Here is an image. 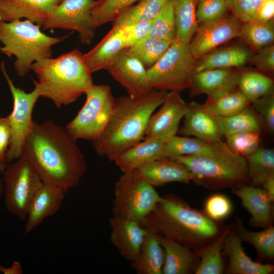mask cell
I'll return each mask as SVG.
<instances>
[{
    "label": "cell",
    "instance_id": "6da1fadb",
    "mask_svg": "<svg viewBox=\"0 0 274 274\" xmlns=\"http://www.w3.org/2000/svg\"><path fill=\"white\" fill-rule=\"evenodd\" d=\"M21 155L32 165L44 183L67 192L79 185L87 172L86 161L65 127L52 121L34 125Z\"/></svg>",
    "mask_w": 274,
    "mask_h": 274
},
{
    "label": "cell",
    "instance_id": "7a4b0ae2",
    "mask_svg": "<svg viewBox=\"0 0 274 274\" xmlns=\"http://www.w3.org/2000/svg\"><path fill=\"white\" fill-rule=\"evenodd\" d=\"M168 91L152 89L142 96L115 98L112 115L100 135L92 142L99 156L114 161L144 138L148 121L161 105Z\"/></svg>",
    "mask_w": 274,
    "mask_h": 274
},
{
    "label": "cell",
    "instance_id": "3957f363",
    "mask_svg": "<svg viewBox=\"0 0 274 274\" xmlns=\"http://www.w3.org/2000/svg\"><path fill=\"white\" fill-rule=\"evenodd\" d=\"M142 225L149 232L196 250L207 245L218 233L214 221L173 194L161 196Z\"/></svg>",
    "mask_w": 274,
    "mask_h": 274
},
{
    "label": "cell",
    "instance_id": "277c9868",
    "mask_svg": "<svg viewBox=\"0 0 274 274\" xmlns=\"http://www.w3.org/2000/svg\"><path fill=\"white\" fill-rule=\"evenodd\" d=\"M31 71L38 78L33 81L41 97L51 99L58 108L74 102L94 84L83 54L77 49L39 60Z\"/></svg>",
    "mask_w": 274,
    "mask_h": 274
},
{
    "label": "cell",
    "instance_id": "5b68a950",
    "mask_svg": "<svg viewBox=\"0 0 274 274\" xmlns=\"http://www.w3.org/2000/svg\"><path fill=\"white\" fill-rule=\"evenodd\" d=\"M174 159L188 168L192 181L204 187H236L249 180L246 158L232 151L221 140L213 143L199 154Z\"/></svg>",
    "mask_w": 274,
    "mask_h": 274
},
{
    "label": "cell",
    "instance_id": "8992f818",
    "mask_svg": "<svg viewBox=\"0 0 274 274\" xmlns=\"http://www.w3.org/2000/svg\"><path fill=\"white\" fill-rule=\"evenodd\" d=\"M40 27L27 19L0 21V51L9 58L15 57L14 67L19 77H24L35 62L51 57L52 47L67 38L49 36Z\"/></svg>",
    "mask_w": 274,
    "mask_h": 274
},
{
    "label": "cell",
    "instance_id": "52a82bcc",
    "mask_svg": "<svg viewBox=\"0 0 274 274\" xmlns=\"http://www.w3.org/2000/svg\"><path fill=\"white\" fill-rule=\"evenodd\" d=\"M161 196L137 170L123 172L114 184L113 216L143 223Z\"/></svg>",
    "mask_w": 274,
    "mask_h": 274
},
{
    "label": "cell",
    "instance_id": "ba28073f",
    "mask_svg": "<svg viewBox=\"0 0 274 274\" xmlns=\"http://www.w3.org/2000/svg\"><path fill=\"white\" fill-rule=\"evenodd\" d=\"M195 62L189 44L175 38L160 59L147 69L151 88L179 92L190 88Z\"/></svg>",
    "mask_w": 274,
    "mask_h": 274
},
{
    "label": "cell",
    "instance_id": "9c48e42d",
    "mask_svg": "<svg viewBox=\"0 0 274 274\" xmlns=\"http://www.w3.org/2000/svg\"><path fill=\"white\" fill-rule=\"evenodd\" d=\"M85 94V104L65 128L76 141L93 142L106 126L114 109L115 98L111 87L104 84H93Z\"/></svg>",
    "mask_w": 274,
    "mask_h": 274
},
{
    "label": "cell",
    "instance_id": "30bf717a",
    "mask_svg": "<svg viewBox=\"0 0 274 274\" xmlns=\"http://www.w3.org/2000/svg\"><path fill=\"white\" fill-rule=\"evenodd\" d=\"M3 173L6 209L19 219L25 221L29 203L43 182L23 155L9 163Z\"/></svg>",
    "mask_w": 274,
    "mask_h": 274
},
{
    "label": "cell",
    "instance_id": "8fae6325",
    "mask_svg": "<svg viewBox=\"0 0 274 274\" xmlns=\"http://www.w3.org/2000/svg\"><path fill=\"white\" fill-rule=\"evenodd\" d=\"M0 68L5 78L13 99L12 112L8 115L12 135L7 153L8 163L21 156L27 136L31 130L34 123L32 119V111L35 104L41 97L38 86L29 92L16 87L9 76L5 63L2 62Z\"/></svg>",
    "mask_w": 274,
    "mask_h": 274
},
{
    "label": "cell",
    "instance_id": "7c38bea8",
    "mask_svg": "<svg viewBox=\"0 0 274 274\" xmlns=\"http://www.w3.org/2000/svg\"><path fill=\"white\" fill-rule=\"evenodd\" d=\"M95 0H62L50 13L44 29H62L77 32L82 44L89 45L96 28L91 19Z\"/></svg>",
    "mask_w": 274,
    "mask_h": 274
},
{
    "label": "cell",
    "instance_id": "4fadbf2b",
    "mask_svg": "<svg viewBox=\"0 0 274 274\" xmlns=\"http://www.w3.org/2000/svg\"><path fill=\"white\" fill-rule=\"evenodd\" d=\"M242 24L232 14L200 23L189 43L194 59L196 61L220 45L239 37Z\"/></svg>",
    "mask_w": 274,
    "mask_h": 274
},
{
    "label": "cell",
    "instance_id": "5bb4252c",
    "mask_svg": "<svg viewBox=\"0 0 274 274\" xmlns=\"http://www.w3.org/2000/svg\"><path fill=\"white\" fill-rule=\"evenodd\" d=\"M160 109L149 119L144 138H157L166 140L176 135L181 120L186 114L188 104L180 92H167Z\"/></svg>",
    "mask_w": 274,
    "mask_h": 274
},
{
    "label": "cell",
    "instance_id": "9a60e30c",
    "mask_svg": "<svg viewBox=\"0 0 274 274\" xmlns=\"http://www.w3.org/2000/svg\"><path fill=\"white\" fill-rule=\"evenodd\" d=\"M106 70L131 97L142 96L153 89L146 67L126 48L118 55Z\"/></svg>",
    "mask_w": 274,
    "mask_h": 274
},
{
    "label": "cell",
    "instance_id": "2e32d148",
    "mask_svg": "<svg viewBox=\"0 0 274 274\" xmlns=\"http://www.w3.org/2000/svg\"><path fill=\"white\" fill-rule=\"evenodd\" d=\"M110 241L119 255L131 262L138 256L148 231L140 223L112 216L109 220Z\"/></svg>",
    "mask_w": 274,
    "mask_h": 274
},
{
    "label": "cell",
    "instance_id": "e0dca14e",
    "mask_svg": "<svg viewBox=\"0 0 274 274\" xmlns=\"http://www.w3.org/2000/svg\"><path fill=\"white\" fill-rule=\"evenodd\" d=\"M66 192L58 186L43 183L28 206L24 233H30L45 219L55 214L60 208Z\"/></svg>",
    "mask_w": 274,
    "mask_h": 274
},
{
    "label": "cell",
    "instance_id": "ac0fdd59",
    "mask_svg": "<svg viewBox=\"0 0 274 274\" xmlns=\"http://www.w3.org/2000/svg\"><path fill=\"white\" fill-rule=\"evenodd\" d=\"M57 0H0V21L25 18L43 26Z\"/></svg>",
    "mask_w": 274,
    "mask_h": 274
},
{
    "label": "cell",
    "instance_id": "d6986e66",
    "mask_svg": "<svg viewBox=\"0 0 274 274\" xmlns=\"http://www.w3.org/2000/svg\"><path fill=\"white\" fill-rule=\"evenodd\" d=\"M241 73L232 68H214L195 73L190 89L192 94L213 97L235 89Z\"/></svg>",
    "mask_w": 274,
    "mask_h": 274
},
{
    "label": "cell",
    "instance_id": "ffe728a7",
    "mask_svg": "<svg viewBox=\"0 0 274 274\" xmlns=\"http://www.w3.org/2000/svg\"><path fill=\"white\" fill-rule=\"evenodd\" d=\"M178 132L183 136H193L209 143L220 141L222 137L214 116L207 111L202 105L194 101L188 104L183 125Z\"/></svg>",
    "mask_w": 274,
    "mask_h": 274
},
{
    "label": "cell",
    "instance_id": "44dd1931",
    "mask_svg": "<svg viewBox=\"0 0 274 274\" xmlns=\"http://www.w3.org/2000/svg\"><path fill=\"white\" fill-rule=\"evenodd\" d=\"M137 170L154 187L173 182L187 184L192 181L190 172L183 164L175 159L167 158L152 161L142 166Z\"/></svg>",
    "mask_w": 274,
    "mask_h": 274
},
{
    "label": "cell",
    "instance_id": "7402d4cb",
    "mask_svg": "<svg viewBox=\"0 0 274 274\" xmlns=\"http://www.w3.org/2000/svg\"><path fill=\"white\" fill-rule=\"evenodd\" d=\"M242 244L235 231L230 230L225 237L222 251L228 259L226 273L269 274L273 271V265L262 264L251 259L245 252Z\"/></svg>",
    "mask_w": 274,
    "mask_h": 274
},
{
    "label": "cell",
    "instance_id": "603a6c76",
    "mask_svg": "<svg viewBox=\"0 0 274 274\" xmlns=\"http://www.w3.org/2000/svg\"><path fill=\"white\" fill-rule=\"evenodd\" d=\"M125 48L126 40L120 26L113 25L95 46L83 54V57L90 72L93 73L101 70H106Z\"/></svg>",
    "mask_w": 274,
    "mask_h": 274
},
{
    "label": "cell",
    "instance_id": "cb8c5ba5",
    "mask_svg": "<svg viewBox=\"0 0 274 274\" xmlns=\"http://www.w3.org/2000/svg\"><path fill=\"white\" fill-rule=\"evenodd\" d=\"M232 193L240 198L243 206L251 216L252 224L262 227L270 225L272 202L263 188L244 184L233 188Z\"/></svg>",
    "mask_w": 274,
    "mask_h": 274
},
{
    "label": "cell",
    "instance_id": "d4e9b609",
    "mask_svg": "<svg viewBox=\"0 0 274 274\" xmlns=\"http://www.w3.org/2000/svg\"><path fill=\"white\" fill-rule=\"evenodd\" d=\"M165 141L145 138L143 141L124 151L114 162L122 173L137 170L148 162L162 158Z\"/></svg>",
    "mask_w": 274,
    "mask_h": 274
},
{
    "label": "cell",
    "instance_id": "484cf974",
    "mask_svg": "<svg viewBox=\"0 0 274 274\" xmlns=\"http://www.w3.org/2000/svg\"><path fill=\"white\" fill-rule=\"evenodd\" d=\"M253 54L250 49L238 45L217 48L196 61L194 74L207 70L242 66L249 62Z\"/></svg>",
    "mask_w": 274,
    "mask_h": 274
},
{
    "label": "cell",
    "instance_id": "4316f807",
    "mask_svg": "<svg viewBox=\"0 0 274 274\" xmlns=\"http://www.w3.org/2000/svg\"><path fill=\"white\" fill-rule=\"evenodd\" d=\"M165 259L162 274H189L195 272L199 262L195 252L181 244L160 235Z\"/></svg>",
    "mask_w": 274,
    "mask_h": 274
},
{
    "label": "cell",
    "instance_id": "83f0119b",
    "mask_svg": "<svg viewBox=\"0 0 274 274\" xmlns=\"http://www.w3.org/2000/svg\"><path fill=\"white\" fill-rule=\"evenodd\" d=\"M164 259L160 235L148 231L138 256L130 266L138 274H162Z\"/></svg>",
    "mask_w": 274,
    "mask_h": 274
},
{
    "label": "cell",
    "instance_id": "f1b7e54d",
    "mask_svg": "<svg viewBox=\"0 0 274 274\" xmlns=\"http://www.w3.org/2000/svg\"><path fill=\"white\" fill-rule=\"evenodd\" d=\"M230 230L231 227H227L217 239L196 250L199 262L195 274L223 273L222 251L225 237Z\"/></svg>",
    "mask_w": 274,
    "mask_h": 274
},
{
    "label": "cell",
    "instance_id": "f546056e",
    "mask_svg": "<svg viewBox=\"0 0 274 274\" xmlns=\"http://www.w3.org/2000/svg\"><path fill=\"white\" fill-rule=\"evenodd\" d=\"M197 0H173L176 26V38L188 44L198 26L196 15Z\"/></svg>",
    "mask_w": 274,
    "mask_h": 274
},
{
    "label": "cell",
    "instance_id": "4dcf8cb0",
    "mask_svg": "<svg viewBox=\"0 0 274 274\" xmlns=\"http://www.w3.org/2000/svg\"><path fill=\"white\" fill-rule=\"evenodd\" d=\"M214 116L222 136L243 131L260 132L261 129V123L259 116L248 107L232 116Z\"/></svg>",
    "mask_w": 274,
    "mask_h": 274
},
{
    "label": "cell",
    "instance_id": "1f68e13d",
    "mask_svg": "<svg viewBox=\"0 0 274 274\" xmlns=\"http://www.w3.org/2000/svg\"><path fill=\"white\" fill-rule=\"evenodd\" d=\"M235 232L241 241L251 245L260 256L271 259L274 257V227L269 225L263 230H247L239 218H235Z\"/></svg>",
    "mask_w": 274,
    "mask_h": 274
},
{
    "label": "cell",
    "instance_id": "d6a6232c",
    "mask_svg": "<svg viewBox=\"0 0 274 274\" xmlns=\"http://www.w3.org/2000/svg\"><path fill=\"white\" fill-rule=\"evenodd\" d=\"M249 102L239 90L234 89L213 97H208L202 105L214 115L228 117L242 111Z\"/></svg>",
    "mask_w": 274,
    "mask_h": 274
},
{
    "label": "cell",
    "instance_id": "836d02e7",
    "mask_svg": "<svg viewBox=\"0 0 274 274\" xmlns=\"http://www.w3.org/2000/svg\"><path fill=\"white\" fill-rule=\"evenodd\" d=\"M249 180L254 185H262L274 175V151L272 149L259 148L247 156Z\"/></svg>",
    "mask_w": 274,
    "mask_h": 274
},
{
    "label": "cell",
    "instance_id": "e575fe53",
    "mask_svg": "<svg viewBox=\"0 0 274 274\" xmlns=\"http://www.w3.org/2000/svg\"><path fill=\"white\" fill-rule=\"evenodd\" d=\"M171 43L148 35L126 49L149 68L164 55Z\"/></svg>",
    "mask_w": 274,
    "mask_h": 274
},
{
    "label": "cell",
    "instance_id": "d590c367",
    "mask_svg": "<svg viewBox=\"0 0 274 274\" xmlns=\"http://www.w3.org/2000/svg\"><path fill=\"white\" fill-rule=\"evenodd\" d=\"M239 38L256 51L272 44L274 40L273 19L267 22L254 19L242 23Z\"/></svg>",
    "mask_w": 274,
    "mask_h": 274
},
{
    "label": "cell",
    "instance_id": "8d00e7d4",
    "mask_svg": "<svg viewBox=\"0 0 274 274\" xmlns=\"http://www.w3.org/2000/svg\"><path fill=\"white\" fill-rule=\"evenodd\" d=\"M212 143L194 137L175 135L165 141L162 158L174 159L199 154L207 150Z\"/></svg>",
    "mask_w": 274,
    "mask_h": 274
},
{
    "label": "cell",
    "instance_id": "74e56055",
    "mask_svg": "<svg viewBox=\"0 0 274 274\" xmlns=\"http://www.w3.org/2000/svg\"><path fill=\"white\" fill-rule=\"evenodd\" d=\"M169 0H140L122 12L113 25L153 20Z\"/></svg>",
    "mask_w": 274,
    "mask_h": 274
},
{
    "label": "cell",
    "instance_id": "f35d334b",
    "mask_svg": "<svg viewBox=\"0 0 274 274\" xmlns=\"http://www.w3.org/2000/svg\"><path fill=\"white\" fill-rule=\"evenodd\" d=\"M239 91L250 102L273 93V81L269 77L256 72L241 73L238 85Z\"/></svg>",
    "mask_w": 274,
    "mask_h": 274
},
{
    "label": "cell",
    "instance_id": "ab89813d",
    "mask_svg": "<svg viewBox=\"0 0 274 274\" xmlns=\"http://www.w3.org/2000/svg\"><path fill=\"white\" fill-rule=\"evenodd\" d=\"M140 0H96L91 10V19L96 28L114 22L125 10Z\"/></svg>",
    "mask_w": 274,
    "mask_h": 274
},
{
    "label": "cell",
    "instance_id": "60d3db41",
    "mask_svg": "<svg viewBox=\"0 0 274 274\" xmlns=\"http://www.w3.org/2000/svg\"><path fill=\"white\" fill-rule=\"evenodd\" d=\"M149 36L169 42L176 36V26L173 0H169L152 20Z\"/></svg>",
    "mask_w": 274,
    "mask_h": 274
},
{
    "label": "cell",
    "instance_id": "b9f144b4",
    "mask_svg": "<svg viewBox=\"0 0 274 274\" xmlns=\"http://www.w3.org/2000/svg\"><path fill=\"white\" fill-rule=\"evenodd\" d=\"M225 137V143L235 153L245 158L259 148L261 141L260 132L243 131Z\"/></svg>",
    "mask_w": 274,
    "mask_h": 274
},
{
    "label": "cell",
    "instance_id": "7bdbcfd3",
    "mask_svg": "<svg viewBox=\"0 0 274 274\" xmlns=\"http://www.w3.org/2000/svg\"><path fill=\"white\" fill-rule=\"evenodd\" d=\"M198 3L196 15L198 24L219 19L229 10L226 0H202Z\"/></svg>",
    "mask_w": 274,
    "mask_h": 274
},
{
    "label": "cell",
    "instance_id": "ee69618b",
    "mask_svg": "<svg viewBox=\"0 0 274 274\" xmlns=\"http://www.w3.org/2000/svg\"><path fill=\"white\" fill-rule=\"evenodd\" d=\"M232 203L225 195L218 193L210 196L204 204V214L212 220L219 221L227 217L231 213Z\"/></svg>",
    "mask_w": 274,
    "mask_h": 274
},
{
    "label": "cell",
    "instance_id": "f6af8a7d",
    "mask_svg": "<svg viewBox=\"0 0 274 274\" xmlns=\"http://www.w3.org/2000/svg\"><path fill=\"white\" fill-rule=\"evenodd\" d=\"M263 0H226L228 10L242 23L255 19Z\"/></svg>",
    "mask_w": 274,
    "mask_h": 274
},
{
    "label": "cell",
    "instance_id": "bcb514c9",
    "mask_svg": "<svg viewBox=\"0 0 274 274\" xmlns=\"http://www.w3.org/2000/svg\"><path fill=\"white\" fill-rule=\"evenodd\" d=\"M152 20L134 22L120 26L126 43V48L149 35Z\"/></svg>",
    "mask_w": 274,
    "mask_h": 274
},
{
    "label": "cell",
    "instance_id": "7dc6e473",
    "mask_svg": "<svg viewBox=\"0 0 274 274\" xmlns=\"http://www.w3.org/2000/svg\"><path fill=\"white\" fill-rule=\"evenodd\" d=\"M269 131L274 130V96L271 93L252 102Z\"/></svg>",
    "mask_w": 274,
    "mask_h": 274
},
{
    "label": "cell",
    "instance_id": "c3c4849f",
    "mask_svg": "<svg viewBox=\"0 0 274 274\" xmlns=\"http://www.w3.org/2000/svg\"><path fill=\"white\" fill-rule=\"evenodd\" d=\"M249 62L259 70L272 72L274 70V46H266L253 54Z\"/></svg>",
    "mask_w": 274,
    "mask_h": 274
},
{
    "label": "cell",
    "instance_id": "681fc988",
    "mask_svg": "<svg viewBox=\"0 0 274 274\" xmlns=\"http://www.w3.org/2000/svg\"><path fill=\"white\" fill-rule=\"evenodd\" d=\"M12 135L8 116L0 117V149L7 154Z\"/></svg>",
    "mask_w": 274,
    "mask_h": 274
},
{
    "label": "cell",
    "instance_id": "f907efd6",
    "mask_svg": "<svg viewBox=\"0 0 274 274\" xmlns=\"http://www.w3.org/2000/svg\"><path fill=\"white\" fill-rule=\"evenodd\" d=\"M274 0H263L260 5L255 20L262 22H267L273 19Z\"/></svg>",
    "mask_w": 274,
    "mask_h": 274
},
{
    "label": "cell",
    "instance_id": "816d5d0a",
    "mask_svg": "<svg viewBox=\"0 0 274 274\" xmlns=\"http://www.w3.org/2000/svg\"><path fill=\"white\" fill-rule=\"evenodd\" d=\"M23 272L22 266L19 261H14L9 267L0 266V272L4 274H22Z\"/></svg>",
    "mask_w": 274,
    "mask_h": 274
},
{
    "label": "cell",
    "instance_id": "f5cc1de1",
    "mask_svg": "<svg viewBox=\"0 0 274 274\" xmlns=\"http://www.w3.org/2000/svg\"><path fill=\"white\" fill-rule=\"evenodd\" d=\"M268 194L271 202L274 200V175L269 177L262 185Z\"/></svg>",
    "mask_w": 274,
    "mask_h": 274
},
{
    "label": "cell",
    "instance_id": "db71d44e",
    "mask_svg": "<svg viewBox=\"0 0 274 274\" xmlns=\"http://www.w3.org/2000/svg\"><path fill=\"white\" fill-rule=\"evenodd\" d=\"M8 164L7 154L0 149V172L3 173Z\"/></svg>",
    "mask_w": 274,
    "mask_h": 274
},
{
    "label": "cell",
    "instance_id": "11a10c76",
    "mask_svg": "<svg viewBox=\"0 0 274 274\" xmlns=\"http://www.w3.org/2000/svg\"><path fill=\"white\" fill-rule=\"evenodd\" d=\"M3 183L2 178L0 177V196L3 194Z\"/></svg>",
    "mask_w": 274,
    "mask_h": 274
},
{
    "label": "cell",
    "instance_id": "9f6ffc18",
    "mask_svg": "<svg viewBox=\"0 0 274 274\" xmlns=\"http://www.w3.org/2000/svg\"><path fill=\"white\" fill-rule=\"evenodd\" d=\"M62 0H57L58 4L60 3Z\"/></svg>",
    "mask_w": 274,
    "mask_h": 274
},
{
    "label": "cell",
    "instance_id": "6f0895ef",
    "mask_svg": "<svg viewBox=\"0 0 274 274\" xmlns=\"http://www.w3.org/2000/svg\"><path fill=\"white\" fill-rule=\"evenodd\" d=\"M197 2H198L201 1L202 0H197Z\"/></svg>",
    "mask_w": 274,
    "mask_h": 274
},
{
    "label": "cell",
    "instance_id": "680465c9",
    "mask_svg": "<svg viewBox=\"0 0 274 274\" xmlns=\"http://www.w3.org/2000/svg\"><path fill=\"white\" fill-rule=\"evenodd\" d=\"M0 48H1V46H0Z\"/></svg>",
    "mask_w": 274,
    "mask_h": 274
}]
</instances>
